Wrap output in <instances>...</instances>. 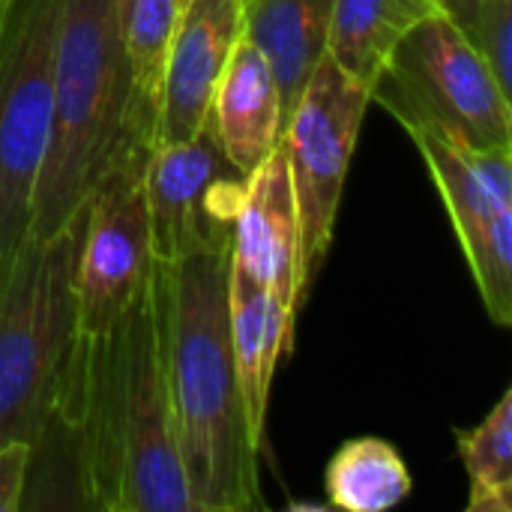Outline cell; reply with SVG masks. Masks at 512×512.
Instances as JSON below:
<instances>
[{
  "mask_svg": "<svg viewBox=\"0 0 512 512\" xmlns=\"http://www.w3.org/2000/svg\"><path fill=\"white\" fill-rule=\"evenodd\" d=\"M231 249L150 267L174 441L195 512L267 510L228 324Z\"/></svg>",
  "mask_w": 512,
  "mask_h": 512,
  "instance_id": "6da1fadb",
  "label": "cell"
},
{
  "mask_svg": "<svg viewBox=\"0 0 512 512\" xmlns=\"http://www.w3.org/2000/svg\"><path fill=\"white\" fill-rule=\"evenodd\" d=\"M129 69L114 0H63L51 63V132L30 207V237H54L87 207L129 138Z\"/></svg>",
  "mask_w": 512,
  "mask_h": 512,
  "instance_id": "7a4b0ae2",
  "label": "cell"
},
{
  "mask_svg": "<svg viewBox=\"0 0 512 512\" xmlns=\"http://www.w3.org/2000/svg\"><path fill=\"white\" fill-rule=\"evenodd\" d=\"M84 210L54 237L0 255V447L36 444L75 345V261Z\"/></svg>",
  "mask_w": 512,
  "mask_h": 512,
  "instance_id": "3957f363",
  "label": "cell"
},
{
  "mask_svg": "<svg viewBox=\"0 0 512 512\" xmlns=\"http://www.w3.org/2000/svg\"><path fill=\"white\" fill-rule=\"evenodd\" d=\"M369 99L405 132L471 150H512V96L438 9L399 39Z\"/></svg>",
  "mask_w": 512,
  "mask_h": 512,
  "instance_id": "277c9868",
  "label": "cell"
},
{
  "mask_svg": "<svg viewBox=\"0 0 512 512\" xmlns=\"http://www.w3.org/2000/svg\"><path fill=\"white\" fill-rule=\"evenodd\" d=\"M63 0H9L0 15V255L30 234L51 132V63Z\"/></svg>",
  "mask_w": 512,
  "mask_h": 512,
  "instance_id": "5b68a950",
  "label": "cell"
},
{
  "mask_svg": "<svg viewBox=\"0 0 512 512\" xmlns=\"http://www.w3.org/2000/svg\"><path fill=\"white\" fill-rule=\"evenodd\" d=\"M369 105V87L348 78L324 54L285 123L282 150L297 204L300 276L306 294L333 243L342 189Z\"/></svg>",
  "mask_w": 512,
  "mask_h": 512,
  "instance_id": "8992f818",
  "label": "cell"
},
{
  "mask_svg": "<svg viewBox=\"0 0 512 512\" xmlns=\"http://www.w3.org/2000/svg\"><path fill=\"white\" fill-rule=\"evenodd\" d=\"M147 153L150 144L126 138L84 207L75 261V324L84 336L114 327L147 285L153 264Z\"/></svg>",
  "mask_w": 512,
  "mask_h": 512,
  "instance_id": "52a82bcc",
  "label": "cell"
},
{
  "mask_svg": "<svg viewBox=\"0 0 512 512\" xmlns=\"http://www.w3.org/2000/svg\"><path fill=\"white\" fill-rule=\"evenodd\" d=\"M120 462L117 512H195L174 441L150 276L138 300L123 315Z\"/></svg>",
  "mask_w": 512,
  "mask_h": 512,
  "instance_id": "ba28073f",
  "label": "cell"
},
{
  "mask_svg": "<svg viewBox=\"0 0 512 512\" xmlns=\"http://www.w3.org/2000/svg\"><path fill=\"white\" fill-rule=\"evenodd\" d=\"M243 174L204 126L189 141L150 147L144 168L156 261L228 252L249 195Z\"/></svg>",
  "mask_w": 512,
  "mask_h": 512,
  "instance_id": "9c48e42d",
  "label": "cell"
},
{
  "mask_svg": "<svg viewBox=\"0 0 512 512\" xmlns=\"http://www.w3.org/2000/svg\"><path fill=\"white\" fill-rule=\"evenodd\" d=\"M240 36L243 0H180L150 147L189 141L204 129L213 87Z\"/></svg>",
  "mask_w": 512,
  "mask_h": 512,
  "instance_id": "30bf717a",
  "label": "cell"
},
{
  "mask_svg": "<svg viewBox=\"0 0 512 512\" xmlns=\"http://www.w3.org/2000/svg\"><path fill=\"white\" fill-rule=\"evenodd\" d=\"M231 267L264 285L297 324L309 294L300 276V222L282 144L249 180L231 240Z\"/></svg>",
  "mask_w": 512,
  "mask_h": 512,
  "instance_id": "8fae6325",
  "label": "cell"
},
{
  "mask_svg": "<svg viewBox=\"0 0 512 512\" xmlns=\"http://www.w3.org/2000/svg\"><path fill=\"white\" fill-rule=\"evenodd\" d=\"M204 126L222 153L249 177L282 144L285 114L276 78L264 54L246 36L237 39L213 87Z\"/></svg>",
  "mask_w": 512,
  "mask_h": 512,
  "instance_id": "7c38bea8",
  "label": "cell"
},
{
  "mask_svg": "<svg viewBox=\"0 0 512 512\" xmlns=\"http://www.w3.org/2000/svg\"><path fill=\"white\" fill-rule=\"evenodd\" d=\"M228 324L249 429L255 441L264 444L273 375L279 360L294 351L297 324L264 285L237 267H228Z\"/></svg>",
  "mask_w": 512,
  "mask_h": 512,
  "instance_id": "4fadbf2b",
  "label": "cell"
},
{
  "mask_svg": "<svg viewBox=\"0 0 512 512\" xmlns=\"http://www.w3.org/2000/svg\"><path fill=\"white\" fill-rule=\"evenodd\" d=\"M333 0H243V36L273 69L285 123L327 51Z\"/></svg>",
  "mask_w": 512,
  "mask_h": 512,
  "instance_id": "5bb4252c",
  "label": "cell"
},
{
  "mask_svg": "<svg viewBox=\"0 0 512 512\" xmlns=\"http://www.w3.org/2000/svg\"><path fill=\"white\" fill-rule=\"evenodd\" d=\"M435 9V0H333L324 54L372 90L399 39Z\"/></svg>",
  "mask_w": 512,
  "mask_h": 512,
  "instance_id": "9a60e30c",
  "label": "cell"
},
{
  "mask_svg": "<svg viewBox=\"0 0 512 512\" xmlns=\"http://www.w3.org/2000/svg\"><path fill=\"white\" fill-rule=\"evenodd\" d=\"M180 0H114L117 36L129 69V138L153 144L162 72L177 24Z\"/></svg>",
  "mask_w": 512,
  "mask_h": 512,
  "instance_id": "2e32d148",
  "label": "cell"
},
{
  "mask_svg": "<svg viewBox=\"0 0 512 512\" xmlns=\"http://www.w3.org/2000/svg\"><path fill=\"white\" fill-rule=\"evenodd\" d=\"M330 507L345 512H384L399 507L411 489V471L384 438H354L327 465Z\"/></svg>",
  "mask_w": 512,
  "mask_h": 512,
  "instance_id": "e0dca14e",
  "label": "cell"
},
{
  "mask_svg": "<svg viewBox=\"0 0 512 512\" xmlns=\"http://www.w3.org/2000/svg\"><path fill=\"white\" fill-rule=\"evenodd\" d=\"M453 435L471 483L468 512H512V390L480 426Z\"/></svg>",
  "mask_w": 512,
  "mask_h": 512,
  "instance_id": "ac0fdd59",
  "label": "cell"
},
{
  "mask_svg": "<svg viewBox=\"0 0 512 512\" xmlns=\"http://www.w3.org/2000/svg\"><path fill=\"white\" fill-rule=\"evenodd\" d=\"M438 12L512 96V0H435Z\"/></svg>",
  "mask_w": 512,
  "mask_h": 512,
  "instance_id": "d6986e66",
  "label": "cell"
},
{
  "mask_svg": "<svg viewBox=\"0 0 512 512\" xmlns=\"http://www.w3.org/2000/svg\"><path fill=\"white\" fill-rule=\"evenodd\" d=\"M30 468V444L9 441L0 447V512H21Z\"/></svg>",
  "mask_w": 512,
  "mask_h": 512,
  "instance_id": "ffe728a7",
  "label": "cell"
},
{
  "mask_svg": "<svg viewBox=\"0 0 512 512\" xmlns=\"http://www.w3.org/2000/svg\"><path fill=\"white\" fill-rule=\"evenodd\" d=\"M6 3H9V0H0V15H3V9H6Z\"/></svg>",
  "mask_w": 512,
  "mask_h": 512,
  "instance_id": "44dd1931",
  "label": "cell"
}]
</instances>
